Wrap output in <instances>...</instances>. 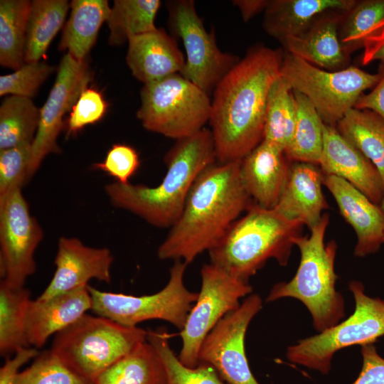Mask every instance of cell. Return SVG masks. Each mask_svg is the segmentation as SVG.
Segmentation results:
<instances>
[{
    "mask_svg": "<svg viewBox=\"0 0 384 384\" xmlns=\"http://www.w3.org/2000/svg\"><path fill=\"white\" fill-rule=\"evenodd\" d=\"M282 56L281 50L256 46L215 87L209 123L220 163L242 160L262 141L267 97Z\"/></svg>",
    "mask_w": 384,
    "mask_h": 384,
    "instance_id": "cell-1",
    "label": "cell"
},
{
    "mask_svg": "<svg viewBox=\"0 0 384 384\" xmlns=\"http://www.w3.org/2000/svg\"><path fill=\"white\" fill-rule=\"evenodd\" d=\"M240 162L213 164L199 174L181 215L157 250L159 259L191 263L245 212L253 201L241 181Z\"/></svg>",
    "mask_w": 384,
    "mask_h": 384,
    "instance_id": "cell-2",
    "label": "cell"
},
{
    "mask_svg": "<svg viewBox=\"0 0 384 384\" xmlns=\"http://www.w3.org/2000/svg\"><path fill=\"white\" fill-rule=\"evenodd\" d=\"M217 159L210 129L203 128L176 140L164 157L166 172L154 187L114 182L105 186L111 204L157 228H171L178 219L199 176Z\"/></svg>",
    "mask_w": 384,
    "mask_h": 384,
    "instance_id": "cell-3",
    "label": "cell"
},
{
    "mask_svg": "<svg viewBox=\"0 0 384 384\" xmlns=\"http://www.w3.org/2000/svg\"><path fill=\"white\" fill-rule=\"evenodd\" d=\"M304 226L275 208H265L253 201L208 251L210 263L248 282L270 259L286 266L294 239L302 235Z\"/></svg>",
    "mask_w": 384,
    "mask_h": 384,
    "instance_id": "cell-4",
    "label": "cell"
},
{
    "mask_svg": "<svg viewBox=\"0 0 384 384\" xmlns=\"http://www.w3.org/2000/svg\"><path fill=\"white\" fill-rule=\"evenodd\" d=\"M329 223V214L324 213L309 235L294 238L300 252L297 272L290 281L275 284L266 298L267 302L285 297L298 299L309 311L319 332L336 325L345 315L343 298L336 288L337 244L334 240L325 243Z\"/></svg>",
    "mask_w": 384,
    "mask_h": 384,
    "instance_id": "cell-5",
    "label": "cell"
},
{
    "mask_svg": "<svg viewBox=\"0 0 384 384\" xmlns=\"http://www.w3.org/2000/svg\"><path fill=\"white\" fill-rule=\"evenodd\" d=\"M147 336L148 331L138 326L128 327L85 314L55 335L50 351L73 370L94 383L107 368L147 341Z\"/></svg>",
    "mask_w": 384,
    "mask_h": 384,
    "instance_id": "cell-6",
    "label": "cell"
},
{
    "mask_svg": "<svg viewBox=\"0 0 384 384\" xmlns=\"http://www.w3.org/2000/svg\"><path fill=\"white\" fill-rule=\"evenodd\" d=\"M280 76L292 90L304 95L324 124L336 127L359 97L378 82V73L356 66L330 71L283 51Z\"/></svg>",
    "mask_w": 384,
    "mask_h": 384,
    "instance_id": "cell-7",
    "label": "cell"
},
{
    "mask_svg": "<svg viewBox=\"0 0 384 384\" xmlns=\"http://www.w3.org/2000/svg\"><path fill=\"white\" fill-rule=\"evenodd\" d=\"M348 287L355 301L353 313L331 328L289 346L286 356L289 361L327 375L338 351L374 343L384 336V299L368 296L359 281H351Z\"/></svg>",
    "mask_w": 384,
    "mask_h": 384,
    "instance_id": "cell-8",
    "label": "cell"
},
{
    "mask_svg": "<svg viewBox=\"0 0 384 384\" xmlns=\"http://www.w3.org/2000/svg\"><path fill=\"white\" fill-rule=\"evenodd\" d=\"M140 97L137 117L150 132L178 140L209 122V94L179 73L144 85Z\"/></svg>",
    "mask_w": 384,
    "mask_h": 384,
    "instance_id": "cell-9",
    "label": "cell"
},
{
    "mask_svg": "<svg viewBox=\"0 0 384 384\" xmlns=\"http://www.w3.org/2000/svg\"><path fill=\"white\" fill-rule=\"evenodd\" d=\"M187 264L175 261L169 279L159 292L149 295L133 296L100 291L90 285L91 311L128 327L148 320L167 321L181 330L196 302L198 293L189 291L183 282Z\"/></svg>",
    "mask_w": 384,
    "mask_h": 384,
    "instance_id": "cell-10",
    "label": "cell"
},
{
    "mask_svg": "<svg viewBox=\"0 0 384 384\" xmlns=\"http://www.w3.org/2000/svg\"><path fill=\"white\" fill-rule=\"evenodd\" d=\"M201 276V290L179 334L182 347L178 357L189 368L198 365L199 350L208 334L225 315L240 306V299L252 291L248 282L210 263L202 266Z\"/></svg>",
    "mask_w": 384,
    "mask_h": 384,
    "instance_id": "cell-11",
    "label": "cell"
},
{
    "mask_svg": "<svg viewBox=\"0 0 384 384\" xmlns=\"http://www.w3.org/2000/svg\"><path fill=\"white\" fill-rule=\"evenodd\" d=\"M166 4L171 32L173 37L181 39L186 50L181 75L209 94L239 58L220 50L213 32H208L198 15L193 0H174Z\"/></svg>",
    "mask_w": 384,
    "mask_h": 384,
    "instance_id": "cell-12",
    "label": "cell"
},
{
    "mask_svg": "<svg viewBox=\"0 0 384 384\" xmlns=\"http://www.w3.org/2000/svg\"><path fill=\"white\" fill-rule=\"evenodd\" d=\"M43 231L31 214L21 189L0 197V272L9 285L24 287L36 270L34 252Z\"/></svg>",
    "mask_w": 384,
    "mask_h": 384,
    "instance_id": "cell-13",
    "label": "cell"
},
{
    "mask_svg": "<svg viewBox=\"0 0 384 384\" xmlns=\"http://www.w3.org/2000/svg\"><path fill=\"white\" fill-rule=\"evenodd\" d=\"M262 306L261 297L250 294L238 309L225 315L202 342L198 364L212 366L227 384H260L247 359L245 337L250 321Z\"/></svg>",
    "mask_w": 384,
    "mask_h": 384,
    "instance_id": "cell-14",
    "label": "cell"
},
{
    "mask_svg": "<svg viewBox=\"0 0 384 384\" xmlns=\"http://www.w3.org/2000/svg\"><path fill=\"white\" fill-rule=\"evenodd\" d=\"M91 78V71L85 60H77L69 53L63 57L55 83L40 110L39 124L31 144L28 180L47 155L60 152L57 139L65 125L63 117L72 110Z\"/></svg>",
    "mask_w": 384,
    "mask_h": 384,
    "instance_id": "cell-15",
    "label": "cell"
},
{
    "mask_svg": "<svg viewBox=\"0 0 384 384\" xmlns=\"http://www.w3.org/2000/svg\"><path fill=\"white\" fill-rule=\"evenodd\" d=\"M113 256L107 247H92L76 238L60 237L53 276L38 297L46 299L88 284L91 279L110 284Z\"/></svg>",
    "mask_w": 384,
    "mask_h": 384,
    "instance_id": "cell-16",
    "label": "cell"
},
{
    "mask_svg": "<svg viewBox=\"0 0 384 384\" xmlns=\"http://www.w3.org/2000/svg\"><path fill=\"white\" fill-rule=\"evenodd\" d=\"M323 133V150L319 164L322 174L346 181L380 205L384 198V183L376 167L336 127L324 124Z\"/></svg>",
    "mask_w": 384,
    "mask_h": 384,
    "instance_id": "cell-17",
    "label": "cell"
},
{
    "mask_svg": "<svg viewBox=\"0 0 384 384\" xmlns=\"http://www.w3.org/2000/svg\"><path fill=\"white\" fill-rule=\"evenodd\" d=\"M323 185L356 233L354 255L364 257L378 252L384 245V212L380 206L337 176L323 175Z\"/></svg>",
    "mask_w": 384,
    "mask_h": 384,
    "instance_id": "cell-18",
    "label": "cell"
},
{
    "mask_svg": "<svg viewBox=\"0 0 384 384\" xmlns=\"http://www.w3.org/2000/svg\"><path fill=\"white\" fill-rule=\"evenodd\" d=\"M292 161L284 151L262 140L240 162L242 185L258 206L274 208L287 184Z\"/></svg>",
    "mask_w": 384,
    "mask_h": 384,
    "instance_id": "cell-19",
    "label": "cell"
},
{
    "mask_svg": "<svg viewBox=\"0 0 384 384\" xmlns=\"http://www.w3.org/2000/svg\"><path fill=\"white\" fill-rule=\"evenodd\" d=\"M87 285L49 299H31L25 326L30 346L42 347L50 336L65 329L91 310L92 297Z\"/></svg>",
    "mask_w": 384,
    "mask_h": 384,
    "instance_id": "cell-20",
    "label": "cell"
},
{
    "mask_svg": "<svg viewBox=\"0 0 384 384\" xmlns=\"http://www.w3.org/2000/svg\"><path fill=\"white\" fill-rule=\"evenodd\" d=\"M126 60L133 76L144 85L181 74L186 61L174 37L157 28L129 38Z\"/></svg>",
    "mask_w": 384,
    "mask_h": 384,
    "instance_id": "cell-21",
    "label": "cell"
},
{
    "mask_svg": "<svg viewBox=\"0 0 384 384\" xmlns=\"http://www.w3.org/2000/svg\"><path fill=\"white\" fill-rule=\"evenodd\" d=\"M322 185L323 174L318 166L292 161L287 184L274 208L310 230L329 208Z\"/></svg>",
    "mask_w": 384,
    "mask_h": 384,
    "instance_id": "cell-22",
    "label": "cell"
},
{
    "mask_svg": "<svg viewBox=\"0 0 384 384\" xmlns=\"http://www.w3.org/2000/svg\"><path fill=\"white\" fill-rule=\"evenodd\" d=\"M343 13L330 12L320 16L302 34L281 41L284 51L320 68L336 71L346 68L349 55L338 38Z\"/></svg>",
    "mask_w": 384,
    "mask_h": 384,
    "instance_id": "cell-23",
    "label": "cell"
},
{
    "mask_svg": "<svg viewBox=\"0 0 384 384\" xmlns=\"http://www.w3.org/2000/svg\"><path fill=\"white\" fill-rule=\"evenodd\" d=\"M356 0H269L264 11L265 32L279 42L304 33L322 15L345 13Z\"/></svg>",
    "mask_w": 384,
    "mask_h": 384,
    "instance_id": "cell-24",
    "label": "cell"
},
{
    "mask_svg": "<svg viewBox=\"0 0 384 384\" xmlns=\"http://www.w3.org/2000/svg\"><path fill=\"white\" fill-rule=\"evenodd\" d=\"M70 16L65 26L59 44L79 61L85 58L95 43L99 30L107 21L111 8L107 0H73Z\"/></svg>",
    "mask_w": 384,
    "mask_h": 384,
    "instance_id": "cell-25",
    "label": "cell"
},
{
    "mask_svg": "<svg viewBox=\"0 0 384 384\" xmlns=\"http://www.w3.org/2000/svg\"><path fill=\"white\" fill-rule=\"evenodd\" d=\"M94 384H167L164 365L148 341L112 364Z\"/></svg>",
    "mask_w": 384,
    "mask_h": 384,
    "instance_id": "cell-26",
    "label": "cell"
},
{
    "mask_svg": "<svg viewBox=\"0 0 384 384\" xmlns=\"http://www.w3.org/2000/svg\"><path fill=\"white\" fill-rule=\"evenodd\" d=\"M336 127L372 162L384 183V119L371 110L353 107L345 114Z\"/></svg>",
    "mask_w": 384,
    "mask_h": 384,
    "instance_id": "cell-27",
    "label": "cell"
},
{
    "mask_svg": "<svg viewBox=\"0 0 384 384\" xmlns=\"http://www.w3.org/2000/svg\"><path fill=\"white\" fill-rule=\"evenodd\" d=\"M70 4L66 0L31 1L24 53V62L40 61L64 23Z\"/></svg>",
    "mask_w": 384,
    "mask_h": 384,
    "instance_id": "cell-28",
    "label": "cell"
},
{
    "mask_svg": "<svg viewBox=\"0 0 384 384\" xmlns=\"http://www.w3.org/2000/svg\"><path fill=\"white\" fill-rule=\"evenodd\" d=\"M384 33V0H361L343 13L338 26V38L347 55Z\"/></svg>",
    "mask_w": 384,
    "mask_h": 384,
    "instance_id": "cell-29",
    "label": "cell"
},
{
    "mask_svg": "<svg viewBox=\"0 0 384 384\" xmlns=\"http://www.w3.org/2000/svg\"><path fill=\"white\" fill-rule=\"evenodd\" d=\"M297 117L292 142L285 151L290 161L319 166L324 144V122L310 101L294 91Z\"/></svg>",
    "mask_w": 384,
    "mask_h": 384,
    "instance_id": "cell-30",
    "label": "cell"
},
{
    "mask_svg": "<svg viewBox=\"0 0 384 384\" xmlns=\"http://www.w3.org/2000/svg\"><path fill=\"white\" fill-rule=\"evenodd\" d=\"M31 292L4 280L0 284V353L3 356L29 347L26 336V316Z\"/></svg>",
    "mask_w": 384,
    "mask_h": 384,
    "instance_id": "cell-31",
    "label": "cell"
},
{
    "mask_svg": "<svg viewBox=\"0 0 384 384\" xmlns=\"http://www.w3.org/2000/svg\"><path fill=\"white\" fill-rule=\"evenodd\" d=\"M296 117L293 90L279 75L273 82L268 94L262 140L285 152L292 142Z\"/></svg>",
    "mask_w": 384,
    "mask_h": 384,
    "instance_id": "cell-32",
    "label": "cell"
},
{
    "mask_svg": "<svg viewBox=\"0 0 384 384\" xmlns=\"http://www.w3.org/2000/svg\"><path fill=\"white\" fill-rule=\"evenodd\" d=\"M160 6L159 0H115L106 21L109 43L119 46L132 36L156 29L154 20Z\"/></svg>",
    "mask_w": 384,
    "mask_h": 384,
    "instance_id": "cell-33",
    "label": "cell"
},
{
    "mask_svg": "<svg viewBox=\"0 0 384 384\" xmlns=\"http://www.w3.org/2000/svg\"><path fill=\"white\" fill-rule=\"evenodd\" d=\"M31 1H0V63L18 70L24 63L26 29Z\"/></svg>",
    "mask_w": 384,
    "mask_h": 384,
    "instance_id": "cell-34",
    "label": "cell"
},
{
    "mask_svg": "<svg viewBox=\"0 0 384 384\" xmlns=\"http://www.w3.org/2000/svg\"><path fill=\"white\" fill-rule=\"evenodd\" d=\"M40 119V109L31 98L10 95L0 107V150L32 143Z\"/></svg>",
    "mask_w": 384,
    "mask_h": 384,
    "instance_id": "cell-35",
    "label": "cell"
},
{
    "mask_svg": "<svg viewBox=\"0 0 384 384\" xmlns=\"http://www.w3.org/2000/svg\"><path fill=\"white\" fill-rule=\"evenodd\" d=\"M147 341L162 360L167 384H227L209 364L201 363L195 368L183 365L171 349L164 328L149 330Z\"/></svg>",
    "mask_w": 384,
    "mask_h": 384,
    "instance_id": "cell-36",
    "label": "cell"
},
{
    "mask_svg": "<svg viewBox=\"0 0 384 384\" xmlns=\"http://www.w3.org/2000/svg\"><path fill=\"white\" fill-rule=\"evenodd\" d=\"M15 384H93L63 363L50 350L40 353L20 372Z\"/></svg>",
    "mask_w": 384,
    "mask_h": 384,
    "instance_id": "cell-37",
    "label": "cell"
},
{
    "mask_svg": "<svg viewBox=\"0 0 384 384\" xmlns=\"http://www.w3.org/2000/svg\"><path fill=\"white\" fill-rule=\"evenodd\" d=\"M56 70L43 61L25 63L14 73L0 76V95L34 97L41 85Z\"/></svg>",
    "mask_w": 384,
    "mask_h": 384,
    "instance_id": "cell-38",
    "label": "cell"
},
{
    "mask_svg": "<svg viewBox=\"0 0 384 384\" xmlns=\"http://www.w3.org/2000/svg\"><path fill=\"white\" fill-rule=\"evenodd\" d=\"M32 143L0 150V197L21 189L28 180Z\"/></svg>",
    "mask_w": 384,
    "mask_h": 384,
    "instance_id": "cell-39",
    "label": "cell"
},
{
    "mask_svg": "<svg viewBox=\"0 0 384 384\" xmlns=\"http://www.w3.org/2000/svg\"><path fill=\"white\" fill-rule=\"evenodd\" d=\"M107 107V104L99 91L85 88L70 112L67 122L68 134H76L86 125L100 120Z\"/></svg>",
    "mask_w": 384,
    "mask_h": 384,
    "instance_id": "cell-40",
    "label": "cell"
},
{
    "mask_svg": "<svg viewBox=\"0 0 384 384\" xmlns=\"http://www.w3.org/2000/svg\"><path fill=\"white\" fill-rule=\"evenodd\" d=\"M140 165L137 151L131 146L121 144L112 145L105 159L93 166L113 177L120 183H129Z\"/></svg>",
    "mask_w": 384,
    "mask_h": 384,
    "instance_id": "cell-41",
    "label": "cell"
},
{
    "mask_svg": "<svg viewBox=\"0 0 384 384\" xmlns=\"http://www.w3.org/2000/svg\"><path fill=\"white\" fill-rule=\"evenodd\" d=\"M363 364L361 372L352 384H384V358L371 344L361 346Z\"/></svg>",
    "mask_w": 384,
    "mask_h": 384,
    "instance_id": "cell-42",
    "label": "cell"
},
{
    "mask_svg": "<svg viewBox=\"0 0 384 384\" xmlns=\"http://www.w3.org/2000/svg\"><path fill=\"white\" fill-rule=\"evenodd\" d=\"M39 353L36 348L31 346L17 351L14 356L7 358L0 368V384H15L20 368Z\"/></svg>",
    "mask_w": 384,
    "mask_h": 384,
    "instance_id": "cell-43",
    "label": "cell"
},
{
    "mask_svg": "<svg viewBox=\"0 0 384 384\" xmlns=\"http://www.w3.org/2000/svg\"><path fill=\"white\" fill-rule=\"evenodd\" d=\"M378 74L380 79L377 84L367 94H363L355 108L371 110L384 119V61L381 62Z\"/></svg>",
    "mask_w": 384,
    "mask_h": 384,
    "instance_id": "cell-44",
    "label": "cell"
},
{
    "mask_svg": "<svg viewBox=\"0 0 384 384\" xmlns=\"http://www.w3.org/2000/svg\"><path fill=\"white\" fill-rule=\"evenodd\" d=\"M232 2L239 9L242 20L247 22L256 14L264 12L269 0H235Z\"/></svg>",
    "mask_w": 384,
    "mask_h": 384,
    "instance_id": "cell-45",
    "label": "cell"
},
{
    "mask_svg": "<svg viewBox=\"0 0 384 384\" xmlns=\"http://www.w3.org/2000/svg\"><path fill=\"white\" fill-rule=\"evenodd\" d=\"M368 60L384 61V40L377 44L368 55Z\"/></svg>",
    "mask_w": 384,
    "mask_h": 384,
    "instance_id": "cell-46",
    "label": "cell"
},
{
    "mask_svg": "<svg viewBox=\"0 0 384 384\" xmlns=\"http://www.w3.org/2000/svg\"><path fill=\"white\" fill-rule=\"evenodd\" d=\"M380 206L382 210H383V212H384V198H383V200H382V201H381Z\"/></svg>",
    "mask_w": 384,
    "mask_h": 384,
    "instance_id": "cell-47",
    "label": "cell"
}]
</instances>
